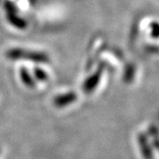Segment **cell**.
Masks as SVG:
<instances>
[{"mask_svg": "<svg viewBox=\"0 0 159 159\" xmlns=\"http://www.w3.org/2000/svg\"><path fill=\"white\" fill-rule=\"evenodd\" d=\"M34 75L35 79L38 80L39 81H45L48 80V74L44 72L43 69L35 67L34 70Z\"/></svg>", "mask_w": 159, "mask_h": 159, "instance_id": "6", "label": "cell"}, {"mask_svg": "<svg viewBox=\"0 0 159 159\" xmlns=\"http://www.w3.org/2000/svg\"><path fill=\"white\" fill-rule=\"evenodd\" d=\"M152 29H151V34L154 37H159V25L157 23H153L152 25Z\"/></svg>", "mask_w": 159, "mask_h": 159, "instance_id": "8", "label": "cell"}, {"mask_svg": "<svg viewBox=\"0 0 159 159\" xmlns=\"http://www.w3.org/2000/svg\"><path fill=\"white\" fill-rule=\"evenodd\" d=\"M77 100V95L73 91L58 95L54 98L53 103L57 108H65Z\"/></svg>", "mask_w": 159, "mask_h": 159, "instance_id": "3", "label": "cell"}, {"mask_svg": "<svg viewBox=\"0 0 159 159\" xmlns=\"http://www.w3.org/2000/svg\"><path fill=\"white\" fill-rule=\"evenodd\" d=\"M5 7H6V10L7 11V12H17L16 6H14L11 2L6 1L5 3Z\"/></svg>", "mask_w": 159, "mask_h": 159, "instance_id": "7", "label": "cell"}, {"mask_svg": "<svg viewBox=\"0 0 159 159\" xmlns=\"http://www.w3.org/2000/svg\"><path fill=\"white\" fill-rule=\"evenodd\" d=\"M20 79H21L22 82L24 83V85L27 86L28 88H34L35 87V81L32 78L31 74H29L28 69L22 67V68L20 69Z\"/></svg>", "mask_w": 159, "mask_h": 159, "instance_id": "5", "label": "cell"}, {"mask_svg": "<svg viewBox=\"0 0 159 159\" xmlns=\"http://www.w3.org/2000/svg\"><path fill=\"white\" fill-rule=\"evenodd\" d=\"M7 19L12 26L18 29H24L27 28V22L23 19L19 17L16 12H7Z\"/></svg>", "mask_w": 159, "mask_h": 159, "instance_id": "4", "label": "cell"}, {"mask_svg": "<svg viewBox=\"0 0 159 159\" xmlns=\"http://www.w3.org/2000/svg\"><path fill=\"white\" fill-rule=\"evenodd\" d=\"M0 152H1V150H0Z\"/></svg>", "mask_w": 159, "mask_h": 159, "instance_id": "9", "label": "cell"}, {"mask_svg": "<svg viewBox=\"0 0 159 159\" xmlns=\"http://www.w3.org/2000/svg\"><path fill=\"white\" fill-rule=\"evenodd\" d=\"M6 57L11 60L26 59L36 63H46L49 61L48 55L43 52L25 51L23 49H19V48L9 50L6 52Z\"/></svg>", "mask_w": 159, "mask_h": 159, "instance_id": "1", "label": "cell"}, {"mask_svg": "<svg viewBox=\"0 0 159 159\" xmlns=\"http://www.w3.org/2000/svg\"><path fill=\"white\" fill-rule=\"evenodd\" d=\"M102 73V66H100L97 71L90 75L89 77H88L87 79L84 80L83 82V86H82V89L83 91L85 92L86 94H91L93 91L97 89V87L100 82V80H101V75Z\"/></svg>", "mask_w": 159, "mask_h": 159, "instance_id": "2", "label": "cell"}]
</instances>
